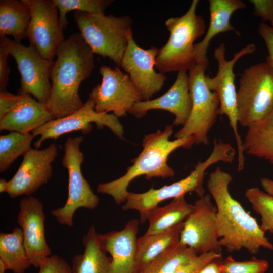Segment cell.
<instances>
[{
  "label": "cell",
  "instance_id": "obj_21",
  "mask_svg": "<svg viewBox=\"0 0 273 273\" xmlns=\"http://www.w3.org/2000/svg\"><path fill=\"white\" fill-rule=\"evenodd\" d=\"M54 119L46 104L26 95L20 102L0 118V130L30 134Z\"/></svg>",
  "mask_w": 273,
  "mask_h": 273
},
{
  "label": "cell",
  "instance_id": "obj_8",
  "mask_svg": "<svg viewBox=\"0 0 273 273\" xmlns=\"http://www.w3.org/2000/svg\"><path fill=\"white\" fill-rule=\"evenodd\" d=\"M207 67L196 64L189 70L191 111L187 122L175 134L176 139L192 137L197 145H208V133L219 115L218 96L208 87L205 80Z\"/></svg>",
  "mask_w": 273,
  "mask_h": 273
},
{
  "label": "cell",
  "instance_id": "obj_10",
  "mask_svg": "<svg viewBox=\"0 0 273 273\" xmlns=\"http://www.w3.org/2000/svg\"><path fill=\"white\" fill-rule=\"evenodd\" d=\"M255 50L254 44H248L235 53L232 59L228 60L225 57V45L221 43L214 52V57L218 64L217 72L213 77L206 75L205 78L208 87L218 96L219 100L218 115H225L229 119L237 144L238 166L240 167L244 166L245 157L243 140L238 128L237 90L235 84L234 68L238 60L245 55L253 53Z\"/></svg>",
  "mask_w": 273,
  "mask_h": 273
},
{
  "label": "cell",
  "instance_id": "obj_42",
  "mask_svg": "<svg viewBox=\"0 0 273 273\" xmlns=\"http://www.w3.org/2000/svg\"><path fill=\"white\" fill-rule=\"evenodd\" d=\"M8 189V181L4 178L0 179V193H7Z\"/></svg>",
  "mask_w": 273,
  "mask_h": 273
},
{
  "label": "cell",
  "instance_id": "obj_20",
  "mask_svg": "<svg viewBox=\"0 0 273 273\" xmlns=\"http://www.w3.org/2000/svg\"><path fill=\"white\" fill-rule=\"evenodd\" d=\"M140 223L131 219L121 230L98 234L103 248L111 256L109 273H135Z\"/></svg>",
  "mask_w": 273,
  "mask_h": 273
},
{
  "label": "cell",
  "instance_id": "obj_17",
  "mask_svg": "<svg viewBox=\"0 0 273 273\" xmlns=\"http://www.w3.org/2000/svg\"><path fill=\"white\" fill-rule=\"evenodd\" d=\"M57 146L50 144L43 149L31 148L23 156V160L13 177L8 181L7 193L12 198L31 196L48 183L53 173L52 163L58 156Z\"/></svg>",
  "mask_w": 273,
  "mask_h": 273
},
{
  "label": "cell",
  "instance_id": "obj_11",
  "mask_svg": "<svg viewBox=\"0 0 273 273\" xmlns=\"http://www.w3.org/2000/svg\"><path fill=\"white\" fill-rule=\"evenodd\" d=\"M0 46L16 61L21 75L20 93L31 95L46 104L51 89L50 75L54 61L44 58L33 44L26 46L7 36L0 37Z\"/></svg>",
  "mask_w": 273,
  "mask_h": 273
},
{
  "label": "cell",
  "instance_id": "obj_23",
  "mask_svg": "<svg viewBox=\"0 0 273 273\" xmlns=\"http://www.w3.org/2000/svg\"><path fill=\"white\" fill-rule=\"evenodd\" d=\"M184 222L161 233L138 238L135 273H140L151 261L180 242Z\"/></svg>",
  "mask_w": 273,
  "mask_h": 273
},
{
  "label": "cell",
  "instance_id": "obj_44",
  "mask_svg": "<svg viewBox=\"0 0 273 273\" xmlns=\"http://www.w3.org/2000/svg\"><path fill=\"white\" fill-rule=\"evenodd\" d=\"M270 25L273 26V22L271 23Z\"/></svg>",
  "mask_w": 273,
  "mask_h": 273
},
{
  "label": "cell",
  "instance_id": "obj_27",
  "mask_svg": "<svg viewBox=\"0 0 273 273\" xmlns=\"http://www.w3.org/2000/svg\"><path fill=\"white\" fill-rule=\"evenodd\" d=\"M247 128L243 140L244 152L264 158L273 165V109L264 118Z\"/></svg>",
  "mask_w": 273,
  "mask_h": 273
},
{
  "label": "cell",
  "instance_id": "obj_16",
  "mask_svg": "<svg viewBox=\"0 0 273 273\" xmlns=\"http://www.w3.org/2000/svg\"><path fill=\"white\" fill-rule=\"evenodd\" d=\"M159 48L151 46L148 49L139 47L134 40L132 30L128 34V44L121 60L120 67L127 74L140 92L144 100H148L159 92L167 77L155 71V59Z\"/></svg>",
  "mask_w": 273,
  "mask_h": 273
},
{
  "label": "cell",
  "instance_id": "obj_25",
  "mask_svg": "<svg viewBox=\"0 0 273 273\" xmlns=\"http://www.w3.org/2000/svg\"><path fill=\"white\" fill-rule=\"evenodd\" d=\"M31 11L23 0L0 1V37L12 36L18 43L27 38Z\"/></svg>",
  "mask_w": 273,
  "mask_h": 273
},
{
  "label": "cell",
  "instance_id": "obj_14",
  "mask_svg": "<svg viewBox=\"0 0 273 273\" xmlns=\"http://www.w3.org/2000/svg\"><path fill=\"white\" fill-rule=\"evenodd\" d=\"M192 212L184 221L180 241L198 255L213 252L221 253L217 233V209L210 194L199 197Z\"/></svg>",
  "mask_w": 273,
  "mask_h": 273
},
{
  "label": "cell",
  "instance_id": "obj_38",
  "mask_svg": "<svg viewBox=\"0 0 273 273\" xmlns=\"http://www.w3.org/2000/svg\"><path fill=\"white\" fill-rule=\"evenodd\" d=\"M26 95L13 94L6 90H0V118L20 102Z\"/></svg>",
  "mask_w": 273,
  "mask_h": 273
},
{
  "label": "cell",
  "instance_id": "obj_24",
  "mask_svg": "<svg viewBox=\"0 0 273 273\" xmlns=\"http://www.w3.org/2000/svg\"><path fill=\"white\" fill-rule=\"evenodd\" d=\"M82 244L83 253L72 258V273H109L111 258L107 256L94 225L83 236Z\"/></svg>",
  "mask_w": 273,
  "mask_h": 273
},
{
  "label": "cell",
  "instance_id": "obj_3",
  "mask_svg": "<svg viewBox=\"0 0 273 273\" xmlns=\"http://www.w3.org/2000/svg\"><path fill=\"white\" fill-rule=\"evenodd\" d=\"M173 125L166 126L163 131L146 135L143 140V150L133 160V164L128 167L126 173L114 180L99 184L97 191L111 196L115 203L120 204L126 201L127 188L131 181L142 175L149 180L153 177H172L173 168L167 164L169 155L179 148L190 149L194 144L192 137H184L171 141Z\"/></svg>",
  "mask_w": 273,
  "mask_h": 273
},
{
  "label": "cell",
  "instance_id": "obj_12",
  "mask_svg": "<svg viewBox=\"0 0 273 273\" xmlns=\"http://www.w3.org/2000/svg\"><path fill=\"white\" fill-rule=\"evenodd\" d=\"M99 72L102 77V82L97 84L89 95V98L95 104L96 111L112 112L118 118L125 116L135 103L144 100L129 76L118 66L112 69L102 65Z\"/></svg>",
  "mask_w": 273,
  "mask_h": 273
},
{
  "label": "cell",
  "instance_id": "obj_31",
  "mask_svg": "<svg viewBox=\"0 0 273 273\" xmlns=\"http://www.w3.org/2000/svg\"><path fill=\"white\" fill-rule=\"evenodd\" d=\"M245 195L254 211L261 216V229L273 233V196L257 187L248 189Z\"/></svg>",
  "mask_w": 273,
  "mask_h": 273
},
{
  "label": "cell",
  "instance_id": "obj_5",
  "mask_svg": "<svg viewBox=\"0 0 273 273\" xmlns=\"http://www.w3.org/2000/svg\"><path fill=\"white\" fill-rule=\"evenodd\" d=\"M198 2L193 0L184 14L165 21L170 35L156 57L155 68L159 72L187 71L196 64L194 42L206 30L203 18L196 14Z\"/></svg>",
  "mask_w": 273,
  "mask_h": 273
},
{
  "label": "cell",
  "instance_id": "obj_29",
  "mask_svg": "<svg viewBox=\"0 0 273 273\" xmlns=\"http://www.w3.org/2000/svg\"><path fill=\"white\" fill-rule=\"evenodd\" d=\"M198 255L180 241L157 257L140 273H176Z\"/></svg>",
  "mask_w": 273,
  "mask_h": 273
},
{
  "label": "cell",
  "instance_id": "obj_26",
  "mask_svg": "<svg viewBox=\"0 0 273 273\" xmlns=\"http://www.w3.org/2000/svg\"><path fill=\"white\" fill-rule=\"evenodd\" d=\"M193 209L194 205L188 203L184 196L173 199L164 206L156 207L147 215L149 225L144 234L161 233L184 222Z\"/></svg>",
  "mask_w": 273,
  "mask_h": 273
},
{
  "label": "cell",
  "instance_id": "obj_32",
  "mask_svg": "<svg viewBox=\"0 0 273 273\" xmlns=\"http://www.w3.org/2000/svg\"><path fill=\"white\" fill-rule=\"evenodd\" d=\"M57 6L61 27L64 30L68 25L67 14L78 11L90 14H104L112 0H53Z\"/></svg>",
  "mask_w": 273,
  "mask_h": 273
},
{
  "label": "cell",
  "instance_id": "obj_13",
  "mask_svg": "<svg viewBox=\"0 0 273 273\" xmlns=\"http://www.w3.org/2000/svg\"><path fill=\"white\" fill-rule=\"evenodd\" d=\"M94 108V102L88 98L82 107L74 113L52 120L34 130L31 133L33 136H39L34 144L35 148H40L47 139H56L66 133L81 131L87 134L92 130V123L95 124L98 129L107 127L117 136L123 139L124 129L118 117L113 113L98 112Z\"/></svg>",
  "mask_w": 273,
  "mask_h": 273
},
{
  "label": "cell",
  "instance_id": "obj_6",
  "mask_svg": "<svg viewBox=\"0 0 273 273\" xmlns=\"http://www.w3.org/2000/svg\"><path fill=\"white\" fill-rule=\"evenodd\" d=\"M80 34L94 54L108 57L118 67L128 44V34L133 21L128 15L90 14L74 11Z\"/></svg>",
  "mask_w": 273,
  "mask_h": 273
},
{
  "label": "cell",
  "instance_id": "obj_7",
  "mask_svg": "<svg viewBox=\"0 0 273 273\" xmlns=\"http://www.w3.org/2000/svg\"><path fill=\"white\" fill-rule=\"evenodd\" d=\"M237 107L238 123L247 128L273 109V70L266 62L250 66L241 74Z\"/></svg>",
  "mask_w": 273,
  "mask_h": 273
},
{
  "label": "cell",
  "instance_id": "obj_22",
  "mask_svg": "<svg viewBox=\"0 0 273 273\" xmlns=\"http://www.w3.org/2000/svg\"><path fill=\"white\" fill-rule=\"evenodd\" d=\"M210 22L206 34L202 41L195 44L196 64L208 66L207 49L211 40L216 35L228 32L240 33L230 23L233 14L246 8L241 0H209Z\"/></svg>",
  "mask_w": 273,
  "mask_h": 273
},
{
  "label": "cell",
  "instance_id": "obj_9",
  "mask_svg": "<svg viewBox=\"0 0 273 273\" xmlns=\"http://www.w3.org/2000/svg\"><path fill=\"white\" fill-rule=\"evenodd\" d=\"M83 140L82 136H77L68 137L66 140L62 164L68 174L67 199L63 207L51 211V214L59 224L69 227L73 225V215L78 209L93 210L99 203V197L81 172L84 154L80 150V146Z\"/></svg>",
  "mask_w": 273,
  "mask_h": 273
},
{
  "label": "cell",
  "instance_id": "obj_1",
  "mask_svg": "<svg viewBox=\"0 0 273 273\" xmlns=\"http://www.w3.org/2000/svg\"><path fill=\"white\" fill-rule=\"evenodd\" d=\"M230 174L218 166L209 175L207 187L217 209L216 222L219 243L229 252L242 248L251 254L261 248L273 250L255 218L249 214L229 191Z\"/></svg>",
  "mask_w": 273,
  "mask_h": 273
},
{
  "label": "cell",
  "instance_id": "obj_43",
  "mask_svg": "<svg viewBox=\"0 0 273 273\" xmlns=\"http://www.w3.org/2000/svg\"><path fill=\"white\" fill-rule=\"evenodd\" d=\"M7 270H9L7 265L2 259H0V273H5Z\"/></svg>",
  "mask_w": 273,
  "mask_h": 273
},
{
  "label": "cell",
  "instance_id": "obj_2",
  "mask_svg": "<svg viewBox=\"0 0 273 273\" xmlns=\"http://www.w3.org/2000/svg\"><path fill=\"white\" fill-rule=\"evenodd\" d=\"M94 54L80 33L70 35L58 48L50 75L51 92L46 104L55 119L68 116L83 105L79 89L95 67Z\"/></svg>",
  "mask_w": 273,
  "mask_h": 273
},
{
  "label": "cell",
  "instance_id": "obj_35",
  "mask_svg": "<svg viewBox=\"0 0 273 273\" xmlns=\"http://www.w3.org/2000/svg\"><path fill=\"white\" fill-rule=\"evenodd\" d=\"M221 255V253L213 252L198 255L181 267L176 273H198L200 270L210 260Z\"/></svg>",
  "mask_w": 273,
  "mask_h": 273
},
{
  "label": "cell",
  "instance_id": "obj_19",
  "mask_svg": "<svg viewBox=\"0 0 273 273\" xmlns=\"http://www.w3.org/2000/svg\"><path fill=\"white\" fill-rule=\"evenodd\" d=\"M192 108V100L187 71L178 72L171 87L162 96L152 100L135 103L129 113L141 118L151 110H163L175 116L173 126L181 125L187 122Z\"/></svg>",
  "mask_w": 273,
  "mask_h": 273
},
{
  "label": "cell",
  "instance_id": "obj_40",
  "mask_svg": "<svg viewBox=\"0 0 273 273\" xmlns=\"http://www.w3.org/2000/svg\"><path fill=\"white\" fill-rule=\"evenodd\" d=\"M222 255L216 257L205 264L198 273H223Z\"/></svg>",
  "mask_w": 273,
  "mask_h": 273
},
{
  "label": "cell",
  "instance_id": "obj_15",
  "mask_svg": "<svg viewBox=\"0 0 273 273\" xmlns=\"http://www.w3.org/2000/svg\"><path fill=\"white\" fill-rule=\"evenodd\" d=\"M31 11L27 38L46 59L54 61L64 38L58 10L53 0H23Z\"/></svg>",
  "mask_w": 273,
  "mask_h": 273
},
{
  "label": "cell",
  "instance_id": "obj_34",
  "mask_svg": "<svg viewBox=\"0 0 273 273\" xmlns=\"http://www.w3.org/2000/svg\"><path fill=\"white\" fill-rule=\"evenodd\" d=\"M38 273H72L69 264L61 256L55 254L47 258L39 267Z\"/></svg>",
  "mask_w": 273,
  "mask_h": 273
},
{
  "label": "cell",
  "instance_id": "obj_4",
  "mask_svg": "<svg viewBox=\"0 0 273 273\" xmlns=\"http://www.w3.org/2000/svg\"><path fill=\"white\" fill-rule=\"evenodd\" d=\"M235 155V149L231 144L215 138L210 154L204 161L199 162L187 176L159 189L151 188L140 193L128 192L122 208L124 211H137L140 215V222L143 223L147 221L148 213L163 201L184 196L190 192H194L201 197L205 195L203 184L207 169L218 162L232 163Z\"/></svg>",
  "mask_w": 273,
  "mask_h": 273
},
{
  "label": "cell",
  "instance_id": "obj_37",
  "mask_svg": "<svg viewBox=\"0 0 273 273\" xmlns=\"http://www.w3.org/2000/svg\"><path fill=\"white\" fill-rule=\"evenodd\" d=\"M253 6V14L264 22H273V0H250Z\"/></svg>",
  "mask_w": 273,
  "mask_h": 273
},
{
  "label": "cell",
  "instance_id": "obj_39",
  "mask_svg": "<svg viewBox=\"0 0 273 273\" xmlns=\"http://www.w3.org/2000/svg\"><path fill=\"white\" fill-rule=\"evenodd\" d=\"M9 54L0 46V90H5L8 85L10 68L8 58Z\"/></svg>",
  "mask_w": 273,
  "mask_h": 273
},
{
  "label": "cell",
  "instance_id": "obj_28",
  "mask_svg": "<svg viewBox=\"0 0 273 273\" xmlns=\"http://www.w3.org/2000/svg\"><path fill=\"white\" fill-rule=\"evenodd\" d=\"M0 259L13 273H24L30 267L20 227L10 233H0Z\"/></svg>",
  "mask_w": 273,
  "mask_h": 273
},
{
  "label": "cell",
  "instance_id": "obj_30",
  "mask_svg": "<svg viewBox=\"0 0 273 273\" xmlns=\"http://www.w3.org/2000/svg\"><path fill=\"white\" fill-rule=\"evenodd\" d=\"M34 137L32 133L23 134L10 132L0 136V172L8 170L20 156L31 149Z\"/></svg>",
  "mask_w": 273,
  "mask_h": 273
},
{
  "label": "cell",
  "instance_id": "obj_18",
  "mask_svg": "<svg viewBox=\"0 0 273 273\" xmlns=\"http://www.w3.org/2000/svg\"><path fill=\"white\" fill-rule=\"evenodd\" d=\"M19 206L17 222L22 230L24 244L31 265L39 268L52 255L45 237L43 206L32 196L23 198Z\"/></svg>",
  "mask_w": 273,
  "mask_h": 273
},
{
  "label": "cell",
  "instance_id": "obj_33",
  "mask_svg": "<svg viewBox=\"0 0 273 273\" xmlns=\"http://www.w3.org/2000/svg\"><path fill=\"white\" fill-rule=\"evenodd\" d=\"M268 268V262L253 256L245 261H236L229 255L223 259V273H265Z\"/></svg>",
  "mask_w": 273,
  "mask_h": 273
},
{
  "label": "cell",
  "instance_id": "obj_36",
  "mask_svg": "<svg viewBox=\"0 0 273 273\" xmlns=\"http://www.w3.org/2000/svg\"><path fill=\"white\" fill-rule=\"evenodd\" d=\"M258 32L264 40L267 49L266 62L273 70V26L261 22L258 25Z\"/></svg>",
  "mask_w": 273,
  "mask_h": 273
},
{
  "label": "cell",
  "instance_id": "obj_41",
  "mask_svg": "<svg viewBox=\"0 0 273 273\" xmlns=\"http://www.w3.org/2000/svg\"><path fill=\"white\" fill-rule=\"evenodd\" d=\"M260 183L265 192L273 196V180L263 177L261 179Z\"/></svg>",
  "mask_w": 273,
  "mask_h": 273
}]
</instances>
